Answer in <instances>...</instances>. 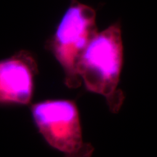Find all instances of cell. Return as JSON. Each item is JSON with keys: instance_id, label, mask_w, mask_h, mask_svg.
<instances>
[{"instance_id": "1", "label": "cell", "mask_w": 157, "mask_h": 157, "mask_svg": "<svg viewBox=\"0 0 157 157\" xmlns=\"http://www.w3.org/2000/svg\"><path fill=\"white\" fill-rule=\"evenodd\" d=\"M123 62L121 24L117 22L96 33L78 63V74L85 87L103 95L113 113L119 112L124 101V95L118 87Z\"/></svg>"}, {"instance_id": "2", "label": "cell", "mask_w": 157, "mask_h": 157, "mask_svg": "<svg viewBox=\"0 0 157 157\" xmlns=\"http://www.w3.org/2000/svg\"><path fill=\"white\" fill-rule=\"evenodd\" d=\"M97 32L95 10L72 0L53 34L45 43L46 50L52 54L63 70L65 84L68 88L75 89L81 85L78 61Z\"/></svg>"}, {"instance_id": "3", "label": "cell", "mask_w": 157, "mask_h": 157, "mask_svg": "<svg viewBox=\"0 0 157 157\" xmlns=\"http://www.w3.org/2000/svg\"><path fill=\"white\" fill-rule=\"evenodd\" d=\"M31 117L39 133L64 157H91L94 148L84 142L79 114L69 100H45L31 108Z\"/></svg>"}, {"instance_id": "4", "label": "cell", "mask_w": 157, "mask_h": 157, "mask_svg": "<svg viewBox=\"0 0 157 157\" xmlns=\"http://www.w3.org/2000/svg\"><path fill=\"white\" fill-rule=\"evenodd\" d=\"M38 64L34 55L22 50L0 60V105H25L34 95Z\"/></svg>"}]
</instances>
